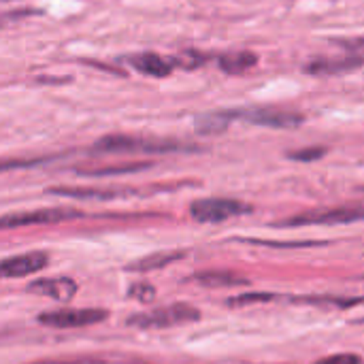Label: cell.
<instances>
[{
	"label": "cell",
	"mask_w": 364,
	"mask_h": 364,
	"mask_svg": "<svg viewBox=\"0 0 364 364\" xmlns=\"http://www.w3.org/2000/svg\"><path fill=\"white\" fill-rule=\"evenodd\" d=\"M98 154H173V151H196V145H183L177 141H156V139H141V136H124L111 134L102 136L92 147Z\"/></svg>",
	"instance_id": "cell-1"
},
{
	"label": "cell",
	"mask_w": 364,
	"mask_h": 364,
	"mask_svg": "<svg viewBox=\"0 0 364 364\" xmlns=\"http://www.w3.org/2000/svg\"><path fill=\"white\" fill-rule=\"evenodd\" d=\"M200 320V311L194 305L188 303H173L164 307H156L151 311H141L128 318V326L141 328V331H158V328H173L183 326Z\"/></svg>",
	"instance_id": "cell-2"
},
{
	"label": "cell",
	"mask_w": 364,
	"mask_h": 364,
	"mask_svg": "<svg viewBox=\"0 0 364 364\" xmlns=\"http://www.w3.org/2000/svg\"><path fill=\"white\" fill-rule=\"evenodd\" d=\"M247 213H252V207L235 198H200L190 205L192 220L200 224H220L230 218H239Z\"/></svg>",
	"instance_id": "cell-3"
},
{
	"label": "cell",
	"mask_w": 364,
	"mask_h": 364,
	"mask_svg": "<svg viewBox=\"0 0 364 364\" xmlns=\"http://www.w3.org/2000/svg\"><path fill=\"white\" fill-rule=\"evenodd\" d=\"M109 318L107 309H58L38 314L36 322L49 328H85Z\"/></svg>",
	"instance_id": "cell-4"
},
{
	"label": "cell",
	"mask_w": 364,
	"mask_h": 364,
	"mask_svg": "<svg viewBox=\"0 0 364 364\" xmlns=\"http://www.w3.org/2000/svg\"><path fill=\"white\" fill-rule=\"evenodd\" d=\"M83 213L77 209H36V211H19L0 218V230L21 228V226H45V224H60L68 220H77Z\"/></svg>",
	"instance_id": "cell-5"
},
{
	"label": "cell",
	"mask_w": 364,
	"mask_h": 364,
	"mask_svg": "<svg viewBox=\"0 0 364 364\" xmlns=\"http://www.w3.org/2000/svg\"><path fill=\"white\" fill-rule=\"evenodd\" d=\"M363 220L360 207H337V209H318L294 215L279 222L277 226H311V224H352Z\"/></svg>",
	"instance_id": "cell-6"
},
{
	"label": "cell",
	"mask_w": 364,
	"mask_h": 364,
	"mask_svg": "<svg viewBox=\"0 0 364 364\" xmlns=\"http://www.w3.org/2000/svg\"><path fill=\"white\" fill-rule=\"evenodd\" d=\"M243 119L258 124V126H269V128H296L303 124V115L290 109H277V107H256L237 113Z\"/></svg>",
	"instance_id": "cell-7"
},
{
	"label": "cell",
	"mask_w": 364,
	"mask_h": 364,
	"mask_svg": "<svg viewBox=\"0 0 364 364\" xmlns=\"http://www.w3.org/2000/svg\"><path fill=\"white\" fill-rule=\"evenodd\" d=\"M49 262L45 252H28L0 260V279H19L43 271Z\"/></svg>",
	"instance_id": "cell-8"
},
{
	"label": "cell",
	"mask_w": 364,
	"mask_h": 364,
	"mask_svg": "<svg viewBox=\"0 0 364 364\" xmlns=\"http://www.w3.org/2000/svg\"><path fill=\"white\" fill-rule=\"evenodd\" d=\"M30 294H38V296H45V299H51V301H58V303H68L79 286L75 279H68V277H49V279H36L32 284H28L26 288Z\"/></svg>",
	"instance_id": "cell-9"
},
{
	"label": "cell",
	"mask_w": 364,
	"mask_h": 364,
	"mask_svg": "<svg viewBox=\"0 0 364 364\" xmlns=\"http://www.w3.org/2000/svg\"><path fill=\"white\" fill-rule=\"evenodd\" d=\"M49 194L55 196H68V198H94V200H111V198H122L128 194H134V190H124V188H49Z\"/></svg>",
	"instance_id": "cell-10"
},
{
	"label": "cell",
	"mask_w": 364,
	"mask_h": 364,
	"mask_svg": "<svg viewBox=\"0 0 364 364\" xmlns=\"http://www.w3.org/2000/svg\"><path fill=\"white\" fill-rule=\"evenodd\" d=\"M128 62L143 75H149V77H168L173 73V64L171 60L166 58H160L156 53H136V55H130Z\"/></svg>",
	"instance_id": "cell-11"
},
{
	"label": "cell",
	"mask_w": 364,
	"mask_h": 364,
	"mask_svg": "<svg viewBox=\"0 0 364 364\" xmlns=\"http://www.w3.org/2000/svg\"><path fill=\"white\" fill-rule=\"evenodd\" d=\"M181 258H186V252H175V250L173 252H156V254H149V256L128 264L126 271H130V273H149V271L164 269V267H168V264H173V262H177Z\"/></svg>",
	"instance_id": "cell-12"
},
{
	"label": "cell",
	"mask_w": 364,
	"mask_h": 364,
	"mask_svg": "<svg viewBox=\"0 0 364 364\" xmlns=\"http://www.w3.org/2000/svg\"><path fill=\"white\" fill-rule=\"evenodd\" d=\"M360 64H363L360 55L343 58V60H314V62L307 64L305 73H309V75H337V73L356 70Z\"/></svg>",
	"instance_id": "cell-13"
},
{
	"label": "cell",
	"mask_w": 364,
	"mask_h": 364,
	"mask_svg": "<svg viewBox=\"0 0 364 364\" xmlns=\"http://www.w3.org/2000/svg\"><path fill=\"white\" fill-rule=\"evenodd\" d=\"M220 68L228 75H241L245 70H250L252 66H256L258 55L252 51H235V53H226L220 55Z\"/></svg>",
	"instance_id": "cell-14"
},
{
	"label": "cell",
	"mask_w": 364,
	"mask_h": 364,
	"mask_svg": "<svg viewBox=\"0 0 364 364\" xmlns=\"http://www.w3.org/2000/svg\"><path fill=\"white\" fill-rule=\"evenodd\" d=\"M192 282L200 284V286H211V288H226V286H245L250 284L245 277L230 273V271H207V273H198L192 277Z\"/></svg>",
	"instance_id": "cell-15"
},
{
	"label": "cell",
	"mask_w": 364,
	"mask_h": 364,
	"mask_svg": "<svg viewBox=\"0 0 364 364\" xmlns=\"http://www.w3.org/2000/svg\"><path fill=\"white\" fill-rule=\"evenodd\" d=\"M292 303L299 305H311V307H324V309H350L358 307L360 299H346V296H294Z\"/></svg>",
	"instance_id": "cell-16"
},
{
	"label": "cell",
	"mask_w": 364,
	"mask_h": 364,
	"mask_svg": "<svg viewBox=\"0 0 364 364\" xmlns=\"http://www.w3.org/2000/svg\"><path fill=\"white\" fill-rule=\"evenodd\" d=\"M151 166V162H128V164H117V166H102V168H90V171H79L81 175H92V177H105V175H124V173H139L143 168Z\"/></svg>",
	"instance_id": "cell-17"
},
{
	"label": "cell",
	"mask_w": 364,
	"mask_h": 364,
	"mask_svg": "<svg viewBox=\"0 0 364 364\" xmlns=\"http://www.w3.org/2000/svg\"><path fill=\"white\" fill-rule=\"evenodd\" d=\"M279 296L273 294V292H252V294H241V296H235L230 299L226 305L230 309H241V307H252V305H258V303H271V301H277Z\"/></svg>",
	"instance_id": "cell-18"
},
{
	"label": "cell",
	"mask_w": 364,
	"mask_h": 364,
	"mask_svg": "<svg viewBox=\"0 0 364 364\" xmlns=\"http://www.w3.org/2000/svg\"><path fill=\"white\" fill-rule=\"evenodd\" d=\"M156 288L149 284V282H134L130 288H128V296L139 301V303H151L156 299Z\"/></svg>",
	"instance_id": "cell-19"
},
{
	"label": "cell",
	"mask_w": 364,
	"mask_h": 364,
	"mask_svg": "<svg viewBox=\"0 0 364 364\" xmlns=\"http://www.w3.org/2000/svg\"><path fill=\"white\" fill-rule=\"evenodd\" d=\"M207 60V55L205 53H198V51H186L183 55H179V58H175V60H171V64H173V68L177 66V64H181L183 68H196V66H200L203 62Z\"/></svg>",
	"instance_id": "cell-20"
},
{
	"label": "cell",
	"mask_w": 364,
	"mask_h": 364,
	"mask_svg": "<svg viewBox=\"0 0 364 364\" xmlns=\"http://www.w3.org/2000/svg\"><path fill=\"white\" fill-rule=\"evenodd\" d=\"M324 154H326V147H307V149L290 151L288 158H290V160H299V162H311V160L324 158Z\"/></svg>",
	"instance_id": "cell-21"
},
{
	"label": "cell",
	"mask_w": 364,
	"mask_h": 364,
	"mask_svg": "<svg viewBox=\"0 0 364 364\" xmlns=\"http://www.w3.org/2000/svg\"><path fill=\"white\" fill-rule=\"evenodd\" d=\"M314 364H363V358L358 354H335Z\"/></svg>",
	"instance_id": "cell-22"
},
{
	"label": "cell",
	"mask_w": 364,
	"mask_h": 364,
	"mask_svg": "<svg viewBox=\"0 0 364 364\" xmlns=\"http://www.w3.org/2000/svg\"><path fill=\"white\" fill-rule=\"evenodd\" d=\"M38 162H43V158H36V160H0V171L15 168V166H32Z\"/></svg>",
	"instance_id": "cell-23"
},
{
	"label": "cell",
	"mask_w": 364,
	"mask_h": 364,
	"mask_svg": "<svg viewBox=\"0 0 364 364\" xmlns=\"http://www.w3.org/2000/svg\"><path fill=\"white\" fill-rule=\"evenodd\" d=\"M41 364H73V363H41Z\"/></svg>",
	"instance_id": "cell-24"
}]
</instances>
